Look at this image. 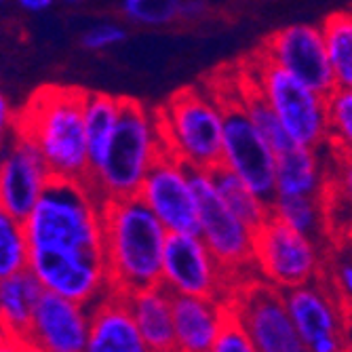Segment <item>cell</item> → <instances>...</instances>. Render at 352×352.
Returning <instances> with one entry per match:
<instances>
[{
    "label": "cell",
    "mask_w": 352,
    "mask_h": 352,
    "mask_svg": "<svg viewBox=\"0 0 352 352\" xmlns=\"http://www.w3.org/2000/svg\"><path fill=\"white\" fill-rule=\"evenodd\" d=\"M260 55L280 66L285 72H289L316 93L329 95L336 89L321 25H285L272 36H268Z\"/></svg>",
    "instance_id": "15"
},
{
    "label": "cell",
    "mask_w": 352,
    "mask_h": 352,
    "mask_svg": "<svg viewBox=\"0 0 352 352\" xmlns=\"http://www.w3.org/2000/svg\"><path fill=\"white\" fill-rule=\"evenodd\" d=\"M255 87L276 112L296 146L316 150L327 146V95L316 93L264 55H260Z\"/></svg>",
    "instance_id": "6"
},
{
    "label": "cell",
    "mask_w": 352,
    "mask_h": 352,
    "mask_svg": "<svg viewBox=\"0 0 352 352\" xmlns=\"http://www.w3.org/2000/svg\"><path fill=\"white\" fill-rule=\"evenodd\" d=\"M124 38H126V30L122 25H118V23H98V25L89 28L80 36V45L87 51L102 53V51H108V49L124 43Z\"/></svg>",
    "instance_id": "32"
},
{
    "label": "cell",
    "mask_w": 352,
    "mask_h": 352,
    "mask_svg": "<svg viewBox=\"0 0 352 352\" xmlns=\"http://www.w3.org/2000/svg\"><path fill=\"white\" fill-rule=\"evenodd\" d=\"M182 0H120L122 15L144 28H165L179 19Z\"/></svg>",
    "instance_id": "30"
},
{
    "label": "cell",
    "mask_w": 352,
    "mask_h": 352,
    "mask_svg": "<svg viewBox=\"0 0 352 352\" xmlns=\"http://www.w3.org/2000/svg\"><path fill=\"white\" fill-rule=\"evenodd\" d=\"M207 11H209V3H207V0H182V5H179V19L197 21V19L205 17Z\"/></svg>",
    "instance_id": "36"
},
{
    "label": "cell",
    "mask_w": 352,
    "mask_h": 352,
    "mask_svg": "<svg viewBox=\"0 0 352 352\" xmlns=\"http://www.w3.org/2000/svg\"><path fill=\"white\" fill-rule=\"evenodd\" d=\"M5 152H7V142L0 140V167H3V161H5Z\"/></svg>",
    "instance_id": "39"
},
{
    "label": "cell",
    "mask_w": 352,
    "mask_h": 352,
    "mask_svg": "<svg viewBox=\"0 0 352 352\" xmlns=\"http://www.w3.org/2000/svg\"><path fill=\"white\" fill-rule=\"evenodd\" d=\"M230 312L247 329L255 352H304L285 296L270 283H253L228 302Z\"/></svg>",
    "instance_id": "12"
},
{
    "label": "cell",
    "mask_w": 352,
    "mask_h": 352,
    "mask_svg": "<svg viewBox=\"0 0 352 352\" xmlns=\"http://www.w3.org/2000/svg\"><path fill=\"white\" fill-rule=\"evenodd\" d=\"M327 144L340 158H352V89L336 87L327 95Z\"/></svg>",
    "instance_id": "29"
},
{
    "label": "cell",
    "mask_w": 352,
    "mask_h": 352,
    "mask_svg": "<svg viewBox=\"0 0 352 352\" xmlns=\"http://www.w3.org/2000/svg\"><path fill=\"white\" fill-rule=\"evenodd\" d=\"M126 298H129V308L146 344V350L173 352V294L158 283L133 294H126Z\"/></svg>",
    "instance_id": "20"
},
{
    "label": "cell",
    "mask_w": 352,
    "mask_h": 352,
    "mask_svg": "<svg viewBox=\"0 0 352 352\" xmlns=\"http://www.w3.org/2000/svg\"><path fill=\"white\" fill-rule=\"evenodd\" d=\"M211 352H255L253 342L243 327V323L230 312V316L223 321Z\"/></svg>",
    "instance_id": "31"
},
{
    "label": "cell",
    "mask_w": 352,
    "mask_h": 352,
    "mask_svg": "<svg viewBox=\"0 0 352 352\" xmlns=\"http://www.w3.org/2000/svg\"><path fill=\"white\" fill-rule=\"evenodd\" d=\"M87 340L89 306L43 292L23 346L45 352H85Z\"/></svg>",
    "instance_id": "17"
},
{
    "label": "cell",
    "mask_w": 352,
    "mask_h": 352,
    "mask_svg": "<svg viewBox=\"0 0 352 352\" xmlns=\"http://www.w3.org/2000/svg\"><path fill=\"white\" fill-rule=\"evenodd\" d=\"M285 304L294 327L310 352H342L346 306L325 276L285 289Z\"/></svg>",
    "instance_id": "13"
},
{
    "label": "cell",
    "mask_w": 352,
    "mask_h": 352,
    "mask_svg": "<svg viewBox=\"0 0 352 352\" xmlns=\"http://www.w3.org/2000/svg\"><path fill=\"white\" fill-rule=\"evenodd\" d=\"M336 175H329L327 190L338 197L342 207L346 209L348 223H350V234H352V158H340L336 163Z\"/></svg>",
    "instance_id": "33"
},
{
    "label": "cell",
    "mask_w": 352,
    "mask_h": 352,
    "mask_svg": "<svg viewBox=\"0 0 352 352\" xmlns=\"http://www.w3.org/2000/svg\"><path fill=\"white\" fill-rule=\"evenodd\" d=\"M51 182L53 173L36 144L15 133L7 142L5 161L0 167V205L23 219Z\"/></svg>",
    "instance_id": "16"
},
{
    "label": "cell",
    "mask_w": 352,
    "mask_h": 352,
    "mask_svg": "<svg viewBox=\"0 0 352 352\" xmlns=\"http://www.w3.org/2000/svg\"><path fill=\"white\" fill-rule=\"evenodd\" d=\"M102 203L89 182L53 177L23 217L30 249L102 251Z\"/></svg>",
    "instance_id": "3"
},
{
    "label": "cell",
    "mask_w": 352,
    "mask_h": 352,
    "mask_svg": "<svg viewBox=\"0 0 352 352\" xmlns=\"http://www.w3.org/2000/svg\"><path fill=\"white\" fill-rule=\"evenodd\" d=\"M232 274L209 251L199 232H169L163 251L161 285L173 296L221 298Z\"/></svg>",
    "instance_id": "14"
},
{
    "label": "cell",
    "mask_w": 352,
    "mask_h": 352,
    "mask_svg": "<svg viewBox=\"0 0 352 352\" xmlns=\"http://www.w3.org/2000/svg\"><path fill=\"white\" fill-rule=\"evenodd\" d=\"M329 184V175L318 158L316 148L292 146L276 154L274 186L276 195L294 197H323Z\"/></svg>",
    "instance_id": "21"
},
{
    "label": "cell",
    "mask_w": 352,
    "mask_h": 352,
    "mask_svg": "<svg viewBox=\"0 0 352 352\" xmlns=\"http://www.w3.org/2000/svg\"><path fill=\"white\" fill-rule=\"evenodd\" d=\"M163 152L165 146L156 110L122 98L114 135L98 167L91 169L89 186L102 201L135 197L146 173Z\"/></svg>",
    "instance_id": "4"
},
{
    "label": "cell",
    "mask_w": 352,
    "mask_h": 352,
    "mask_svg": "<svg viewBox=\"0 0 352 352\" xmlns=\"http://www.w3.org/2000/svg\"><path fill=\"white\" fill-rule=\"evenodd\" d=\"M167 230L138 199L102 203V253L112 289L133 294L161 283Z\"/></svg>",
    "instance_id": "1"
},
{
    "label": "cell",
    "mask_w": 352,
    "mask_h": 352,
    "mask_svg": "<svg viewBox=\"0 0 352 352\" xmlns=\"http://www.w3.org/2000/svg\"><path fill=\"white\" fill-rule=\"evenodd\" d=\"M192 186H195L199 205V234L213 253V258L230 274L251 268L255 230H251L223 205L215 190L211 171L192 169Z\"/></svg>",
    "instance_id": "9"
},
{
    "label": "cell",
    "mask_w": 352,
    "mask_h": 352,
    "mask_svg": "<svg viewBox=\"0 0 352 352\" xmlns=\"http://www.w3.org/2000/svg\"><path fill=\"white\" fill-rule=\"evenodd\" d=\"M122 98H114L108 93H89L85 98V133H87V152L91 169L98 167L102 156L114 135V129L120 118ZM91 175V173H89Z\"/></svg>",
    "instance_id": "23"
},
{
    "label": "cell",
    "mask_w": 352,
    "mask_h": 352,
    "mask_svg": "<svg viewBox=\"0 0 352 352\" xmlns=\"http://www.w3.org/2000/svg\"><path fill=\"white\" fill-rule=\"evenodd\" d=\"M30 243L25 236L23 219L9 213L0 205V278L28 268Z\"/></svg>",
    "instance_id": "28"
},
{
    "label": "cell",
    "mask_w": 352,
    "mask_h": 352,
    "mask_svg": "<svg viewBox=\"0 0 352 352\" xmlns=\"http://www.w3.org/2000/svg\"><path fill=\"white\" fill-rule=\"evenodd\" d=\"M163 223L167 232H199V205L192 169L163 152L146 173L135 195Z\"/></svg>",
    "instance_id": "11"
},
{
    "label": "cell",
    "mask_w": 352,
    "mask_h": 352,
    "mask_svg": "<svg viewBox=\"0 0 352 352\" xmlns=\"http://www.w3.org/2000/svg\"><path fill=\"white\" fill-rule=\"evenodd\" d=\"M223 131H221V167L239 175L255 195L270 203L276 197L274 165L276 154L262 140L258 129L249 120L243 102H221Z\"/></svg>",
    "instance_id": "10"
},
{
    "label": "cell",
    "mask_w": 352,
    "mask_h": 352,
    "mask_svg": "<svg viewBox=\"0 0 352 352\" xmlns=\"http://www.w3.org/2000/svg\"><path fill=\"white\" fill-rule=\"evenodd\" d=\"M321 30L336 87L352 89V9L327 15Z\"/></svg>",
    "instance_id": "26"
},
{
    "label": "cell",
    "mask_w": 352,
    "mask_h": 352,
    "mask_svg": "<svg viewBox=\"0 0 352 352\" xmlns=\"http://www.w3.org/2000/svg\"><path fill=\"white\" fill-rule=\"evenodd\" d=\"M230 316V306L223 298L173 296V333L175 350L211 352L213 342Z\"/></svg>",
    "instance_id": "19"
},
{
    "label": "cell",
    "mask_w": 352,
    "mask_h": 352,
    "mask_svg": "<svg viewBox=\"0 0 352 352\" xmlns=\"http://www.w3.org/2000/svg\"><path fill=\"white\" fill-rule=\"evenodd\" d=\"M89 308L87 352H146L126 294L112 289Z\"/></svg>",
    "instance_id": "18"
},
{
    "label": "cell",
    "mask_w": 352,
    "mask_h": 352,
    "mask_svg": "<svg viewBox=\"0 0 352 352\" xmlns=\"http://www.w3.org/2000/svg\"><path fill=\"white\" fill-rule=\"evenodd\" d=\"M253 266L262 278L285 292L308 280L321 278L325 255L318 241L289 228L276 217H268L255 230Z\"/></svg>",
    "instance_id": "7"
},
{
    "label": "cell",
    "mask_w": 352,
    "mask_h": 352,
    "mask_svg": "<svg viewBox=\"0 0 352 352\" xmlns=\"http://www.w3.org/2000/svg\"><path fill=\"white\" fill-rule=\"evenodd\" d=\"M213 184L219 199L241 221H245L251 230H258L270 217V203L260 199L255 192L226 167H215L211 171Z\"/></svg>",
    "instance_id": "24"
},
{
    "label": "cell",
    "mask_w": 352,
    "mask_h": 352,
    "mask_svg": "<svg viewBox=\"0 0 352 352\" xmlns=\"http://www.w3.org/2000/svg\"><path fill=\"white\" fill-rule=\"evenodd\" d=\"M5 7V0H0V9H3Z\"/></svg>",
    "instance_id": "41"
},
{
    "label": "cell",
    "mask_w": 352,
    "mask_h": 352,
    "mask_svg": "<svg viewBox=\"0 0 352 352\" xmlns=\"http://www.w3.org/2000/svg\"><path fill=\"white\" fill-rule=\"evenodd\" d=\"M15 5L21 9V11H25V13H45V11H49L53 5H55V0H15Z\"/></svg>",
    "instance_id": "37"
},
{
    "label": "cell",
    "mask_w": 352,
    "mask_h": 352,
    "mask_svg": "<svg viewBox=\"0 0 352 352\" xmlns=\"http://www.w3.org/2000/svg\"><path fill=\"white\" fill-rule=\"evenodd\" d=\"M243 108L249 116V120L253 122V126L258 129V133L262 135V140L270 146V150L274 154H280L285 150H289L292 146H296L289 138V133L285 131L283 122L278 120L276 112L270 108V104L266 102V98L260 93L258 87H251L241 95Z\"/></svg>",
    "instance_id": "27"
},
{
    "label": "cell",
    "mask_w": 352,
    "mask_h": 352,
    "mask_svg": "<svg viewBox=\"0 0 352 352\" xmlns=\"http://www.w3.org/2000/svg\"><path fill=\"white\" fill-rule=\"evenodd\" d=\"M342 342H344V350H350L352 352V306H346V312H344Z\"/></svg>",
    "instance_id": "38"
},
{
    "label": "cell",
    "mask_w": 352,
    "mask_h": 352,
    "mask_svg": "<svg viewBox=\"0 0 352 352\" xmlns=\"http://www.w3.org/2000/svg\"><path fill=\"white\" fill-rule=\"evenodd\" d=\"M17 129V112L13 110L9 98L0 89V140L9 142Z\"/></svg>",
    "instance_id": "35"
},
{
    "label": "cell",
    "mask_w": 352,
    "mask_h": 352,
    "mask_svg": "<svg viewBox=\"0 0 352 352\" xmlns=\"http://www.w3.org/2000/svg\"><path fill=\"white\" fill-rule=\"evenodd\" d=\"M270 215L314 241H321V236L327 234V213L323 197L276 195L270 201Z\"/></svg>",
    "instance_id": "25"
},
{
    "label": "cell",
    "mask_w": 352,
    "mask_h": 352,
    "mask_svg": "<svg viewBox=\"0 0 352 352\" xmlns=\"http://www.w3.org/2000/svg\"><path fill=\"white\" fill-rule=\"evenodd\" d=\"M28 270L36 276L43 292L93 306L112 292V280L102 251L30 249Z\"/></svg>",
    "instance_id": "8"
},
{
    "label": "cell",
    "mask_w": 352,
    "mask_h": 352,
    "mask_svg": "<svg viewBox=\"0 0 352 352\" xmlns=\"http://www.w3.org/2000/svg\"><path fill=\"white\" fill-rule=\"evenodd\" d=\"M156 114L165 152L190 169L213 171L221 165L223 108L219 98L205 89L188 87L175 93Z\"/></svg>",
    "instance_id": "5"
},
{
    "label": "cell",
    "mask_w": 352,
    "mask_h": 352,
    "mask_svg": "<svg viewBox=\"0 0 352 352\" xmlns=\"http://www.w3.org/2000/svg\"><path fill=\"white\" fill-rule=\"evenodd\" d=\"M41 296L43 287L28 268L0 278V329L19 346L25 344Z\"/></svg>",
    "instance_id": "22"
},
{
    "label": "cell",
    "mask_w": 352,
    "mask_h": 352,
    "mask_svg": "<svg viewBox=\"0 0 352 352\" xmlns=\"http://www.w3.org/2000/svg\"><path fill=\"white\" fill-rule=\"evenodd\" d=\"M63 5H68V7H78V5H82L85 0H61Z\"/></svg>",
    "instance_id": "40"
},
{
    "label": "cell",
    "mask_w": 352,
    "mask_h": 352,
    "mask_svg": "<svg viewBox=\"0 0 352 352\" xmlns=\"http://www.w3.org/2000/svg\"><path fill=\"white\" fill-rule=\"evenodd\" d=\"M85 98L78 87H41L17 112L15 133L36 144L55 179L89 182Z\"/></svg>",
    "instance_id": "2"
},
{
    "label": "cell",
    "mask_w": 352,
    "mask_h": 352,
    "mask_svg": "<svg viewBox=\"0 0 352 352\" xmlns=\"http://www.w3.org/2000/svg\"><path fill=\"white\" fill-rule=\"evenodd\" d=\"M331 289L338 294L344 306H352V253L336 255V260L329 264V274L325 276Z\"/></svg>",
    "instance_id": "34"
}]
</instances>
